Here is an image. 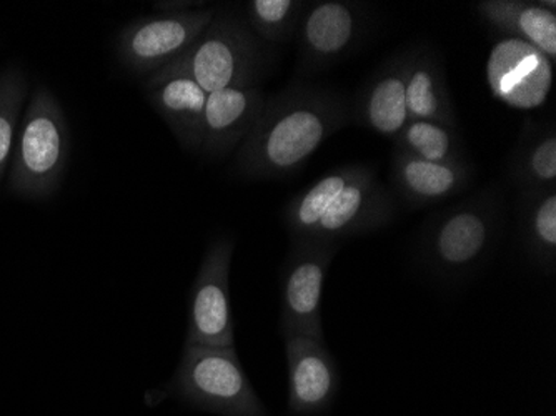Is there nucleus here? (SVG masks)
<instances>
[{
	"mask_svg": "<svg viewBox=\"0 0 556 416\" xmlns=\"http://www.w3.org/2000/svg\"><path fill=\"white\" fill-rule=\"evenodd\" d=\"M350 124L345 97L328 87L289 84L264 109L233 159L243 180H280L307 164L325 140Z\"/></svg>",
	"mask_w": 556,
	"mask_h": 416,
	"instance_id": "nucleus-1",
	"label": "nucleus"
},
{
	"mask_svg": "<svg viewBox=\"0 0 556 416\" xmlns=\"http://www.w3.org/2000/svg\"><path fill=\"white\" fill-rule=\"evenodd\" d=\"M395 214V200L374 168L355 164L333 168L293 196L282 220L292 242L340 243L387 227Z\"/></svg>",
	"mask_w": 556,
	"mask_h": 416,
	"instance_id": "nucleus-2",
	"label": "nucleus"
},
{
	"mask_svg": "<svg viewBox=\"0 0 556 416\" xmlns=\"http://www.w3.org/2000/svg\"><path fill=\"white\" fill-rule=\"evenodd\" d=\"M502 228L498 190H483L450 206L427 225L418 242V264L435 280L462 283L492 259Z\"/></svg>",
	"mask_w": 556,
	"mask_h": 416,
	"instance_id": "nucleus-3",
	"label": "nucleus"
},
{
	"mask_svg": "<svg viewBox=\"0 0 556 416\" xmlns=\"http://www.w3.org/2000/svg\"><path fill=\"white\" fill-rule=\"evenodd\" d=\"M177 400L218 416H270L250 383L236 346L186 345L174 377L146 393L149 406Z\"/></svg>",
	"mask_w": 556,
	"mask_h": 416,
	"instance_id": "nucleus-4",
	"label": "nucleus"
},
{
	"mask_svg": "<svg viewBox=\"0 0 556 416\" xmlns=\"http://www.w3.org/2000/svg\"><path fill=\"white\" fill-rule=\"evenodd\" d=\"M274 50L262 42L245 18L217 9L195 42L165 68L190 75L207 93L233 87H258L270 71Z\"/></svg>",
	"mask_w": 556,
	"mask_h": 416,
	"instance_id": "nucleus-5",
	"label": "nucleus"
},
{
	"mask_svg": "<svg viewBox=\"0 0 556 416\" xmlns=\"http://www.w3.org/2000/svg\"><path fill=\"white\" fill-rule=\"evenodd\" d=\"M71 159V128L64 109L49 87L37 86L30 96L9 172V190L24 199L54 196Z\"/></svg>",
	"mask_w": 556,
	"mask_h": 416,
	"instance_id": "nucleus-6",
	"label": "nucleus"
},
{
	"mask_svg": "<svg viewBox=\"0 0 556 416\" xmlns=\"http://www.w3.org/2000/svg\"><path fill=\"white\" fill-rule=\"evenodd\" d=\"M340 243L292 242L280 268V335L325 342L321 295Z\"/></svg>",
	"mask_w": 556,
	"mask_h": 416,
	"instance_id": "nucleus-7",
	"label": "nucleus"
},
{
	"mask_svg": "<svg viewBox=\"0 0 556 416\" xmlns=\"http://www.w3.org/2000/svg\"><path fill=\"white\" fill-rule=\"evenodd\" d=\"M217 8L134 18L115 42L118 61L136 75L155 74L182 55L214 21Z\"/></svg>",
	"mask_w": 556,
	"mask_h": 416,
	"instance_id": "nucleus-8",
	"label": "nucleus"
},
{
	"mask_svg": "<svg viewBox=\"0 0 556 416\" xmlns=\"http://www.w3.org/2000/svg\"><path fill=\"white\" fill-rule=\"evenodd\" d=\"M236 242L222 236L208 245L189 297L186 345L236 346L230 265Z\"/></svg>",
	"mask_w": 556,
	"mask_h": 416,
	"instance_id": "nucleus-9",
	"label": "nucleus"
},
{
	"mask_svg": "<svg viewBox=\"0 0 556 416\" xmlns=\"http://www.w3.org/2000/svg\"><path fill=\"white\" fill-rule=\"evenodd\" d=\"M367 27L364 4L346 0H321L308 4L299 25L300 75L332 67L357 49Z\"/></svg>",
	"mask_w": 556,
	"mask_h": 416,
	"instance_id": "nucleus-10",
	"label": "nucleus"
},
{
	"mask_svg": "<svg viewBox=\"0 0 556 416\" xmlns=\"http://www.w3.org/2000/svg\"><path fill=\"white\" fill-rule=\"evenodd\" d=\"M289 370L290 416H324L332 409L339 395L340 370L337 360L321 340L286 337Z\"/></svg>",
	"mask_w": 556,
	"mask_h": 416,
	"instance_id": "nucleus-11",
	"label": "nucleus"
},
{
	"mask_svg": "<svg viewBox=\"0 0 556 416\" xmlns=\"http://www.w3.org/2000/svg\"><path fill=\"white\" fill-rule=\"evenodd\" d=\"M265 99L261 86L208 93L199 152L208 159H225L237 152L254 128Z\"/></svg>",
	"mask_w": 556,
	"mask_h": 416,
	"instance_id": "nucleus-12",
	"label": "nucleus"
},
{
	"mask_svg": "<svg viewBox=\"0 0 556 416\" xmlns=\"http://www.w3.org/2000/svg\"><path fill=\"white\" fill-rule=\"evenodd\" d=\"M147 102L186 150L199 152L204 128L205 92L190 75L161 68L146 79Z\"/></svg>",
	"mask_w": 556,
	"mask_h": 416,
	"instance_id": "nucleus-13",
	"label": "nucleus"
},
{
	"mask_svg": "<svg viewBox=\"0 0 556 416\" xmlns=\"http://www.w3.org/2000/svg\"><path fill=\"white\" fill-rule=\"evenodd\" d=\"M407 65L408 52H405L377 68L350 108V124L374 130L386 139L399 137L408 122L405 99Z\"/></svg>",
	"mask_w": 556,
	"mask_h": 416,
	"instance_id": "nucleus-14",
	"label": "nucleus"
},
{
	"mask_svg": "<svg viewBox=\"0 0 556 416\" xmlns=\"http://www.w3.org/2000/svg\"><path fill=\"white\" fill-rule=\"evenodd\" d=\"M492 92L503 102H510L515 84L518 86V108H535L548 93L552 62L532 46L521 40L500 43L489 64Z\"/></svg>",
	"mask_w": 556,
	"mask_h": 416,
	"instance_id": "nucleus-15",
	"label": "nucleus"
},
{
	"mask_svg": "<svg viewBox=\"0 0 556 416\" xmlns=\"http://www.w3.org/2000/svg\"><path fill=\"white\" fill-rule=\"evenodd\" d=\"M390 177L405 202L430 206L464 192L473 180V165L465 161L435 164L395 150Z\"/></svg>",
	"mask_w": 556,
	"mask_h": 416,
	"instance_id": "nucleus-16",
	"label": "nucleus"
},
{
	"mask_svg": "<svg viewBox=\"0 0 556 416\" xmlns=\"http://www.w3.org/2000/svg\"><path fill=\"white\" fill-rule=\"evenodd\" d=\"M495 29L518 37L548 59H556V2L483 0L475 5Z\"/></svg>",
	"mask_w": 556,
	"mask_h": 416,
	"instance_id": "nucleus-17",
	"label": "nucleus"
},
{
	"mask_svg": "<svg viewBox=\"0 0 556 416\" xmlns=\"http://www.w3.org/2000/svg\"><path fill=\"white\" fill-rule=\"evenodd\" d=\"M408 121H430L457 127V115L446 87L442 62L430 49L408 52L405 79Z\"/></svg>",
	"mask_w": 556,
	"mask_h": 416,
	"instance_id": "nucleus-18",
	"label": "nucleus"
},
{
	"mask_svg": "<svg viewBox=\"0 0 556 416\" xmlns=\"http://www.w3.org/2000/svg\"><path fill=\"white\" fill-rule=\"evenodd\" d=\"M521 193V240L525 252L543 274H555L556 186Z\"/></svg>",
	"mask_w": 556,
	"mask_h": 416,
	"instance_id": "nucleus-19",
	"label": "nucleus"
},
{
	"mask_svg": "<svg viewBox=\"0 0 556 416\" xmlns=\"http://www.w3.org/2000/svg\"><path fill=\"white\" fill-rule=\"evenodd\" d=\"M511 180L525 190L556 186V130L553 125L525 136L511 159Z\"/></svg>",
	"mask_w": 556,
	"mask_h": 416,
	"instance_id": "nucleus-20",
	"label": "nucleus"
},
{
	"mask_svg": "<svg viewBox=\"0 0 556 416\" xmlns=\"http://www.w3.org/2000/svg\"><path fill=\"white\" fill-rule=\"evenodd\" d=\"M395 150L421 161L445 164L464 161L457 127L430 121H408L395 140Z\"/></svg>",
	"mask_w": 556,
	"mask_h": 416,
	"instance_id": "nucleus-21",
	"label": "nucleus"
},
{
	"mask_svg": "<svg viewBox=\"0 0 556 416\" xmlns=\"http://www.w3.org/2000/svg\"><path fill=\"white\" fill-rule=\"evenodd\" d=\"M307 8L308 2L303 0H250L245 21L262 42L280 46L296 36Z\"/></svg>",
	"mask_w": 556,
	"mask_h": 416,
	"instance_id": "nucleus-22",
	"label": "nucleus"
},
{
	"mask_svg": "<svg viewBox=\"0 0 556 416\" xmlns=\"http://www.w3.org/2000/svg\"><path fill=\"white\" fill-rule=\"evenodd\" d=\"M27 90L29 84L21 67L9 65L0 71V181L11 165Z\"/></svg>",
	"mask_w": 556,
	"mask_h": 416,
	"instance_id": "nucleus-23",
	"label": "nucleus"
},
{
	"mask_svg": "<svg viewBox=\"0 0 556 416\" xmlns=\"http://www.w3.org/2000/svg\"><path fill=\"white\" fill-rule=\"evenodd\" d=\"M207 8L204 2H189V0H175V2H157L155 9L161 14H180V12L195 11V9Z\"/></svg>",
	"mask_w": 556,
	"mask_h": 416,
	"instance_id": "nucleus-24",
	"label": "nucleus"
}]
</instances>
